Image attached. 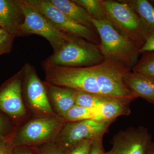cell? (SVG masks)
<instances>
[{"mask_svg": "<svg viewBox=\"0 0 154 154\" xmlns=\"http://www.w3.org/2000/svg\"><path fill=\"white\" fill-rule=\"evenodd\" d=\"M57 30L69 36L84 38L99 45L96 31L78 24L60 11L50 0H27Z\"/></svg>", "mask_w": 154, "mask_h": 154, "instance_id": "cell-7", "label": "cell"}, {"mask_svg": "<svg viewBox=\"0 0 154 154\" xmlns=\"http://www.w3.org/2000/svg\"><path fill=\"white\" fill-rule=\"evenodd\" d=\"M42 65L48 84L111 99L132 102L137 98L123 81L131 70L115 61L104 58L100 63L84 67Z\"/></svg>", "mask_w": 154, "mask_h": 154, "instance_id": "cell-1", "label": "cell"}, {"mask_svg": "<svg viewBox=\"0 0 154 154\" xmlns=\"http://www.w3.org/2000/svg\"><path fill=\"white\" fill-rule=\"evenodd\" d=\"M33 154L32 153L30 152H17V151H13L12 150V154Z\"/></svg>", "mask_w": 154, "mask_h": 154, "instance_id": "cell-30", "label": "cell"}, {"mask_svg": "<svg viewBox=\"0 0 154 154\" xmlns=\"http://www.w3.org/2000/svg\"><path fill=\"white\" fill-rule=\"evenodd\" d=\"M48 98L59 116L65 118L67 113L75 105L77 91L71 88L54 85L44 82Z\"/></svg>", "mask_w": 154, "mask_h": 154, "instance_id": "cell-13", "label": "cell"}, {"mask_svg": "<svg viewBox=\"0 0 154 154\" xmlns=\"http://www.w3.org/2000/svg\"><path fill=\"white\" fill-rule=\"evenodd\" d=\"M2 20L0 19V27H2Z\"/></svg>", "mask_w": 154, "mask_h": 154, "instance_id": "cell-31", "label": "cell"}, {"mask_svg": "<svg viewBox=\"0 0 154 154\" xmlns=\"http://www.w3.org/2000/svg\"><path fill=\"white\" fill-rule=\"evenodd\" d=\"M100 38L99 48L104 58L122 64L132 69L139 60V48L119 33L108 21L92 19Z\"/></svg>", "mask_w": 154, "mask_h": 154, "instance_id": "cell-2", "label": "cell"}, {"mask_svg": "<svg viewBox=\"0 0 154 154\" xmlns=\"http://www.w3.org/2000/svg\"><path fill=\"white\" fill-rule=\"evenodd\" d=\"M26 96L34 110L49 116H55L44 84L38 77L35 68L29 63L23 67Z\"/></svg>", "mask_w": 154, "mask_h": 154, "instance_id": "cell-10", "label": "cell"}, {"mask_svg": "<svg viewBox=\"0 0 154 154\" xmlns=\"http://www.w3.org/2000/svg\"><path fill=\"white\" fill-rule=\"evenodd\" d=\"M102 141L103 137L93 141L90 154H107L104 150Z\"/></svg>", "mask_w": 154, "mask_h": 154, "instance_id": "cell-24", "label": "cell"}, {"mask_svg": "<svg viewBox=\"0 0 154 154\" xmlns=\"http://www.w3.org/2000/svg\"><path fill=\"white\" fill-rule=\"evenodd\" d=\"M154 51V35H150L147 39L145 43L144 44L140 49V54L146 51Z\"/></svg>", "mask_w": 154, "mask_h": 154, "instance_id": "cell-27", "label": "cell"}, {"mask_svg": "<svg viewBox=\"0 0 154 154\" xmlns=\"http://www.w3.org/2000/svg\"><path fill=\"white\" fill-rule=\"evenodd\" d=\"M23 69L0 88V110L13 119L22 117L26 113L22 99Z\"/></svg>", "mask_w": 154, "mask_h": 154, "instance_id": "cell-11", "label": "cell"}, {"mask_svg": "<svg viewBox=\"0 0 154 154\" xmlns=\"http://www.w3.org/2000/svg\"><path fill=\"white\" fill-rule=\"evenodd\" d=\"M145 154H154V143L151 142Z\"/></svg>", "mask_w": 154, "mask_h": 154, "instance_id": "cell-29", "label": "cell"}, {"mask_svg": "<svg viewBox=\"0 0 154 154\" xmlns=\"http://www.w3.org/2000/svg\"><path fill=\"white\" fill-rule=\"evenodd\" d=\"M99 107H87L75 105L70 109L65 117L66 122H74L87 119H95L98 116Z\"/></svg>", "mask_w": 154, "mask_h": 154, "instance_id": "cell-19", "label": "cell"}, {"mask_svg": "<svg viewBox=\"0 0 154 154\" xmlns=\"http://www.w3.org/2000/svg\"><path fill=\"white\" fill-rule=\"evenodd\" d=\"M93 141H83L64 151L65 154H90Z\"/></svg>", "mask_w": 154, "mask_h": 154, "instance_id": "cell-23", "label": "cell"}, {"mask_svg": "<svg viewBox=\"0 0 154 154\" xmlns=\"http://www.w3.org/2000/svg\"><path fill=\"white\" fill-rule=\"evenodd\" d=\"M15 38L8 31L0 27V56L11 52Z\"/></svg>", "mask_w": 154, "mask_h": 154, "instance_id": "cell-22", "label": "cell"}, {"mask_svg": "<svg viewBox=\"0 0 154 154\" xmlns=\"http://www.w3.org/2000/svg\"><path fill=\"white\" fill-rule=\"evenodd\" d=\"M83 8L92 19L110 22L102 0H73Z\"/></svg>", "mask_w": 154, "mask_h": 154, "instance_id": "cell-18", "label": "cell"}, {"mask_svg": "<svg viewBox=\"0 0 154 154\" xmlns=\"http://www.w3.org/2000/svg\"><path fill=\"white\" fill-rule=\"evenodd\" d=\"M87 119L66 122L57 137L59 146L64 151L85 140H94L103 136L114 121Z\"/></svg>", "mask_w": 154, "mask_h": 154, "instance_id": "cell-8", "label": "cell"}, {"mask_svg": "<svg viewBox=\"0 0 154 154\" xmlns=\"http://www.w3.org/2000/svg\"><path fill=\"white\" fill-rule=\"evenodd\" d=\"M152 142L148 130L130 127L117 133L112 140L111 154H145Z\"/></svg>", "mask_w": 154, "mask_h": 154, "instance_id": "cell-9", "label": "cell"}, {"mask_svg": "<svg viewBox=\"0 0 154 154\" xmlns=\"http://www.w3.org/2000/svg\"><path fill=\"white\" fill-rule=\"evenodd\" d=\"M43 154H65V152L60 147L53 146L48 149Z\"/></svg>", "mask_w": 154, "mask_h": 154, "instance_id": "cell-28", "label": "cell"}, {"mask_svg": "<svg viewBox=\"0 0 154 154\" xmlns=\"http://www.w3.org/2000/svg\"><path fill=\"white\" fill-rule=\"evenodd\" d=\"M131 71L154 79V51L143 53Z\"/></svg>", "mask_w": 154, "mask_h": 154, "instance_id": "cell-21", "label": "cell"}, {"mask_svg": "<svg viewBox=\"0 0 154 154\" xmlns=\"http://www.w3.org/2000/svg\"><path fill=\"white\" fill-rule=\"evenodd\" d=\"M131 101L114 100L100 106L99 115L94 120L101 122L114 120L121 116H128L131 113Z\"/></svg>", "mask_w": 154, "mask_h": 154, "instance_id": "cell-17", "label": "cell"}, {"mask_svg": "<svg viewBox=\"0 0 154 154\" xmlns=\"http://www.w3.org/2000/svg\"><path fill=\"white\" fill-rule=\"evenodd\" d=\"M133 10L145 29L154 35V7L147 0H122Z\"/></svg>", "mask_w": 154, "mask_h": 154, "instance_id": "cell-16", "label": "cell"}, {"mask_svg": "<svg viewBox=\"0 0 154 154\" xmlns=\"http://www.w3.org/2000/svg\"><path fill=\"white\" fill-rule=\"evenodd\" d=\"M60 116H48L31 120L25 124L12 141L14 146L44 143L57 137L66 123Z\"/></svg>", "mask_w": 154, "mask_h": 154, "instance_id": "cell-6", "label": "cell"}, {"mask_svg": "<svg viewBox=\"0 0 154 154\" xmlns=\"http://www.w3.org/2000/svg\"><path fill=\"white\" fill-rule=\"evenodd\" d=\"M107 154H111L110 153V152H107Z\"/></svg>", "mask_w": 154, "mask_h": 154, "instance_id": "cell-33", "label": "cell"}, {"mask_svg": "<svg viewBox=\"0 0 154 154\" xmlns=\"http://www.w3.org/2000/svg\"><path fill=\"white\" fill-rule=\"evenodd\" d=\"M104 60L99 45L84 38L71 36L43 62L58 66L84 67L95 65Z\"/></svg>", "mask_w": 154, "mask_h": 154, "instance_id": "cell-3", "label": "cell"}, {"mask_svg": "<svg viewBox=\"0 0 154 154\" xmlns=\"http://www.w3.org/2000/svg\"><path fill=\"white\" fill-rule=\"evenodd\" d=\"M55 7L78 24L96 31L92 19L83 8L73 0H50Z\"/></svg>", "mask_w": 154, "mask_h": 154, "instance_id": "cell-15", "label": "cell"}, {"mask_svg": "<svg viewBox=\"0 0 154 154\" xmlns=\"http://www.w3.org/2000/svg\"><path fill=\"white\" fill-rule=\"evenodd\" d=\"M19 2L24 19L21 25L22 36L32 34L42 36L49 42L53 52L62 47L72 36L57 30L27 0H19Z\"/></svg>", "mask_w": 154, "mask_h": 154, "instance_id": "cell-5", "label": "cell"}, {"mask_svg": "<svg viewBox=\"0 0 154 154\" xmlns=\"http://www.w3.org/2000/svg\"><path fill=\"white\" fill-rule=\"evenodd\" d=\"M102 2L113 27L140 49L150 35L146 31L133 10L122 0Z\"/></svg>", "mask_w": 154, "mask_h": 154, "instance_id": "cell-4", "label": "cell"}, {"mask_svg": "<svg viewBox=\"0 0 154 154\" xmlns=\"http://www.w3.org/2000/svg\"><path fill=\"white\" fill-rule=\"evenodd\" d=\"M0 19L1 28L15 37L22 36L21 25L24 19L19 0H0Z\"/></svg>", "mask_w": 154, "mask_h": 154, "instance_id": "cell-12", "label": "cell"}, {"mask_svg": "<svg viewBox=\"0 0 154 154\" xmlns=\"http://www.w3.org/2000/svg\"><path fill=\"white\" fill-rule=\"evenodd\" d=\"M114 100L119 99H111L96 94L77 91L75 105L84 107H96Z\"/></svg>", "mask_w": 154, "mask_h": 154, "instance_id": "cell-20", "label": "cell"}, {"mask_svg": "<svg viewBox=\"0 0 154 154\" xmlns=\"http://www.w3.org/2000/svg\"><path fill=\"white\" fill-rule=\"evenodd\" d=\"M9 125L6 119L0 115V140L8 138Z\"/></svg>", "mask_w": 154, "mask_h": 154, "instance_id": "cell-25", "label": "cell"}, {"mask_svg": "<svg viewBox=\"0 0 154 154\" xmlns=\"http://www.w3.org/2000/svg\"><path fill=\"white\" fill-rule=\"evenodd\" d=\"M150 2L151 3H152L153 5H154V0H152V1H150Z\"/></svg>", "mask_w": 154, "mask_h": 154, "instance_id": "cell-32", "label": "cell"}, {"mask_svg": "<svg viewBox=\"0 0 154 154\" xmlns=\"http://www.w3.org/2000/svg\"><path fill=\"white\" fill-rule=\"evenodd\" d=\"M9 138L0 140V154H11L13 149Z\"/></svg>", "mask_w": 154, "mask_h": 154, "instance_id": "cell-26", "label": "cell"}, {"mask_svg": "<svg viewBox=\"0 0 154 154\" xmlns=\"http://www.w3.org/2000/svg\"><path fill=\"white\" fill-rule=\"evenodd\" d=\"M127 88L138 97L154 104V79L146 75L129 72L123 79Z\"/></svg>", "mask_w": 154, "mask_h": 154, "instance_id": "cell-14", "label": "cell"}]
</instances>
